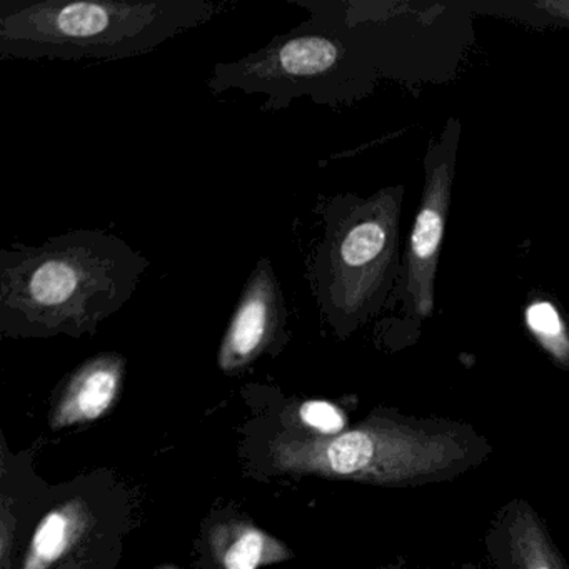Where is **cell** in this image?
<instances>
[{"mask_svg": "<svg viewBox=\"0 0 569 569\" xmlns=\"http://www.w3.org/2000/svg\"><path fill=\"white\" fill-rule=\"evenodd\" d=\"M148 258L101 229L0 252V329L8 336H81L134 296Z\"/></svg>", "mask_w": 569, "mask_h": 569, "instance_id": "obj_1", "label": "cell"}, {"mask_svg": "<svg viewBox=\"0 0 569 569\" xmlns=\"http://www.w3.org/2000/svg\"><path fill=\"white\" fill-rule=\"evenodd\" d=\"M212 0H2L0 58L119 61L211 21Z\"/></svg>", "mask_w": 569, "mask_h": 569, "instance_id": "obj_2", "label": "cell"}, {"mask_svg": "<svg viewBox=\"0 0 569 569\" xmlns=\"http://www.w3.org/2000/svg\"><path fill=\"white\" fill-rule=\"evenodd\" d=\"M326 234L308 261V281L322 315L338 329L371 309L389 246V218L381 201L342 208L319 199Z\"/></svg>", "mask_w": 569, "mask_h": 569, "instance_id": "obj_3", "label": "cell"}, {"mask_svg": "<svg viewBox=\"0 0 569 569\" xmlns=\"http://www.w3.org/2000/svg\"><path fill=\"white\" fill-rule=\"evenodd\" d=\"M284 292L271 259H259L239 296L222 341L221 362L226 368L241 366L284 335Z\"/></svg>", "mask_w": 569, "mask_h": 569, "instance_id": "obj_4", "label": "cell"}, {"mask_svg": "<svg viewBox=\"0 0 569 569\" xmlns=\"http://www.w3.org/2000/svg\"><path fill=\"white\" fill-rule=\"evenodd\" d=\"M482 545L492 569H569L545 519L526 499H509L495 512Z\"/></svg>", "mask_w": 569, "mask_h": 569, "instance_id": "obj_5", "label": "cell"}, {"mask_svg": "<svg viewBox=\"0 0 569 569\" xmlns=\"http://www.w3.org/2000/svg\"><path fill=\"white\" fill-rule=\"evenodd\" d=\"M119 359L108 356L86 366L84 371L76 379L72 395L79 412L84 418H98L111 405L119 386L121 375Z\"/></svg>", "mask_w": 569, "mask_h": 569, "instance_id": "obj_6", "label": "cell"}, {"mask_svg": "<svg viewBox=\"0 0 569 569\" xmlns=\"http://www.w3.org/2000/svg\"><path fill=\"white\" fill-rule=\"evenodd\" d=\"M445 231V191L431 189L425 208L419 212L411 238L412 268L422 271L432 266Z\"/></svg>", "mask_w": 569, "mask_h": 569, "instance_id": "obj_7", "label": "cell"}, {"mask_svg": "<svg viewBox=\"0 0 569 569\" xmlns=\"http://www.w3.org/2000/svg\"><path fill=\"white\" fill-rule=\"evenodd\" d=\"M526 322L542 348L569 369V338L558 311L548 302H536L526 311Z\"/></svg>", "mask_w": 569, "mask_h": 569, "instance_id": "obj_8", "label": "cell"}, {"mask_svg": "<svg viewBox=\"0 0 569 569\" xmlns=\"http://www.w3.org/2000/svg\"><path fill=\"white\" fill-rule=\"evenodd\" d=\"M68 538V521L58 512H52L39 526L34 538V552L39 559L54 561L62 555Z\"/></svg>", "mask_w": 569, "mask_h": 569, "instance_id": "obj_9", "label": "cell"}, {"mask_svg": "<svg viewBox=\"0 0 569 569\" xmlns=\"http://www.w3.org/2000/svg\"><path fill=\"white\" fill-rule=\"evenodd\" d=\"M264 539L259 532H246L226 555L228 569H256L262 555Z\"/></svg>", "mask_w": 569, "mask_h": 569, "instance_id": "obj_10", "label": "cell"}, {"mask_svg": "<svg viewBox=\"0 0 569 569\" xmlns=\"http://www.w3.org/2000/svg\"><path fill=\"white\" fill-rule=\"evenodd\" d=\"M301 418L306 425L319 429L322 432L341 431L345 421H342L341 412L325 401H309L301 408Z\"/></svg>", "mask_w": 569, "mask_h": 569, "instance_id": "obj_11", "label": "cell"}, {"mask_svg": "<svg viewBox=\"0 0 569 569\" xmlns=\"http://www.w3.org/2000/svg\"><path fill=\"white\" fill-rule=\"evenodd\" d=\"M391 569H411V568H391ZM415 569H431V568H415ZM462 569H479L478 566L471 565V562H466L462 565Z\"/></svg>", "mask_w": 569, "mask_h": 569, "instance_id": "obj_12", "label": "cell"}]
</instances>
